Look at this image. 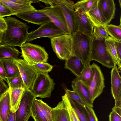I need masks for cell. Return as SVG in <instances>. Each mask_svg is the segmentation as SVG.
<instances>
[{
    "instance_id": "obj_1",
    "label": "cell",
    "mask_w": 121,
    "mask_h": 121,
    "mask_svg": "<svg viewBox=\"0 0 121 121\" xmlns=\"http://www.w3.org/2000/svg\"><path fill=\"white\" fill-rule=\"evenodd\" d=\"M4 19L7 28L2 37L0 44L20 47L25 43L29 33L28 26L14 17H7Z\"/></svg>"
},
{
    "instance_id": "obj_2",
    "label": "cell",
    "mask_w": 121,
    "mask_h": 121,
    "mask_svg": "<svg viewBox=\"0 0 121 121\" xmlns=\"http://www.w3.org/2000/svg\"><path fill=\"white\" fill-rule=\"evenodd\" d=\"M71 35L73 56L79 59L85 66L90 65L92 37L78 31Z\"/></svg>"
},
{
    "instance_id": "obj_3",
    "label": "cell",
    "mask_w": 121,
    "mask_h": 121,
    "mask_svg": "<svg viewBox=\"0 0 121 121\" xmlns=\"http://www.w3.org/2000/svg\"><path fill=\"white\" fill-rule=\"evenodd\" d=\"M20 47L22 51L21 56L29 65L47 62L48 55L43 47L29 42L24 43Z\"/></svg>"
},
{
    "instance_id": "obj_4",
    "label": "cell",
    "mask_w": 121,
    "mask_h": 121,
    "mask_svg": "<svg viewBox=\"0 0 121 121\" xmlns=\"http://www.w3.org/2000/svg\"><path fill=\"white\" fill-rule=\"evenodd\" d=\"M52 48L60 59L66 60L73 56L71 35L64 34L50 39Z\"/></svg>"
},
{
    "instance_id": "obj_5",
    "label": "cell",
    "mask_w": 121,
    "mask_h": 121,
    "mask_svg": "<svg viewBox=\"0 0 121 121\" xmlns=\"http://www.w3.org/2000/svg\"><path fill=\"white\" fill-rule=\"evenodd\" d=\"M104 40L99 41L92 37L90 60H95L109 68L115 66L112 57L105 47Z\"/></svg>"
},
{
    "instance_id": "obj_6",
    "label": "cell",
    "mask_w": 121,
    "mask_h": 121,
    "mask_svg": "<svg viewBox=\"0 0 121 121\" xmlns=\"http://www.w3.org/2000/svg\"><path fill=\"white\" fill-rule=\"evenodd\" d=\"M54 85L48 73H38L30 90L36 97L50 98Z\"/></svg>"
},
{
    "instance_id": "obj_7",
    "label": "cell",
    "mask_w": 121,
    "mask_h": 121,
    "mask_svg": "<svg viewBox=\"0 0 121 121\" xmlns=\"http://www.w3.org/2000/svg\"><path fill=\"white\" fill-rule=\"evenodd\" d=\"M36 97L30 90L25 88L18 108L16 112V121H28L31 115L33 102Z\"/></svg>"
},
{
    "instance_id": "obj_8",
    "label": "cell",
    "mask_w": 121,
    "mask_h": 121,
    "mask_svg": "<svg viewBox=\"0 0 121 121\" xmlns=\"http://www.w3.org/2000/svg\"><path fill=\"white\" fill-rule=\"evenodd\" d=\"M65 34L54 23L50 21L41 25L35 30L28 33L25 43L40 38L47 37L51 39Z\"/></svg>"
},
{
    "instance_id": "obj_9",
    "label": "cell",
    "mask_w": 121,
    "mask_h": 121,
    "mask_svg": "<svg viewBox=\"0 0 121 121\" xmlns=\"http://www.w3.org/2000/svg\"><path fill=\"white\" fill-rule=\"evenodd\" d=\"M91 65L94 75L89 87L87 89L90 100L93 104L95 99L103 92L105 85L104 76L100 67L94 63Z\"/></svg>"
},
{
    "instance_id": "obj_10",
    "label": "cell",
    "mask_w": 121,
    "mask_h": 121,
    "mask_svg": "<svg viewBox=\"0 0 121 121\" xmlns=\"http://www.w3.org/2000/svg\"><path fill=\"white\" fill-rule=\"evenodd\" d=\"M38 10L46 15L66 34L70 35L63 13L59 6H48Z\"/></svg>"
},
{
    "instance_id": "obj_11",
    "label": "cell",
    "mask_w": 121,
    "mask_h": 121,
    "mask_svg": "<svg viewBox=\"0 0 121 121\" xmlns=\"http://www.w3.org/2000/svg\"><path fill=\"white\" fill-rule=\"evenodd\" d=\"M13 59L18 68L25 88L30 90L38 73L24 59Z\"/></svg>"
},
{
    "instance_id": "obj_12",
    "label": "cell",
    "mask_w": 121,
    "mask_h": 121,
    "mask_svg": "<svg viewBox=\"0 0 121 121\" xmlns=\"http://www.w3.org/2000/svg\"><path fill=\"white\" fill-rule=\"evenodd\" d=\"M73 1L68 0H61L58 5L61 9L64 15L70 35L78 31L76 24Z\"/></svg>"
},
{
    "instance_id": "obj_13",
    "label": "cell",
    "mask_w": 121,
    "mask_h": 121,
    "mask_svg": "<svg viewBox=\"0 0 121 121\" xmlns=\"http://www.w3.org/2000/svg\"><path fill=\"white\" fill-rule=\"evenodd\" d=\"M111 92L115 100L114 107H121V78L118 67L115 66L111 71Z\"/></svg>"
},
{
    "instance_id": "obj_14",
    "label": "cell",
    "mask_w": 121,
    "mask_h": 121,
    "mask_svg": "<svg viewBox=\"0 0 121 121\" xmlns=\"http://www.w3.org/2000/svg\"><path fill=\"white\" fill-rule=\"evenodd\" d=\"M15 15L28 22L39 25L51 21L46 15L36 9L19 13Z\"/></svg>"
},
{
    "instance_id": "obj_15",
    "label": "cell",
    "mask_w": 121,
    "mask_h": 121,
    "mask_svg": "<svg viewBox=\"0 0 121 121\" xmlns=\"http://www.w3.org/2000/svg\"><path fill=\"white\" fill-rule=\"evenodd\" d=\"M75 15L77 31L92 37L94 26L85 14L75 11Z\"/></svg>"
},
{
    "instance_id": "obj_16",
    "label": "cell",
    "mask_w": 121,
    "mask_h": 121,
    "mask_svg": "<svg viewBox=\"0 0 121 121\" xmlns=\"http://www.w3.org/2000/svg\"><path fill=\"white\" fill-rule=\"evenodd\" d=\"M98 5L99 9L109 24L114 17L116 10L115 4L113 0H99Z\"/></svg>"
},
{
    "instance_id": "obj_17",
    "label": "cell",
    "mask_w": 121,
    "mask_h": 121,
    "mask_svg": "<svg viewBox=\"0 0 121 121\" xmlns=\"http://www.w3.org/2000/svg\"><path fill=\"white\" fill-rule=\"evenodd\" d=\"M71 86L73 91L77 94L87 105L93 107V104L89 99L88 90L83 85L79 78L77 77L72 81Z\"/></svg>"
},
{
    "instance_id": "obj_18",
    "label": "cell",
    "mask_w": 121,
    "mask_h": 121,
    "mask_svg": "<svg viewBox=\"0 0 121 121\" xmlns=\"http://www.w3.org/2000/svg\"><path fill=\"white\" fill-rule=\"evenodd\" d=\"M85 67L82 61L75 56L65 60V68L70 70L78 78Z\"/></svg>"
},
{
    "instance_id": "obj_19",
    "label": "cell",
    "mask_w": 121,
    "mask_h": 121,
    "mask_svg": "<svg viewBox=\"0 0 121 121\" xmlns=\"http://www.w3.org/2000/svg\"><path fill=\"white\" fill-rule=\"evenodd\" d=\"M52 121H70L68 111L62 100L52 108Z\"/></svg>"
},
{
    "instance_id": "obj_20",
    "label": "cell",
    "mask_w": 121,
    "mask_h": 121,
    "mask_svg": "<svg viewBox=\"0 0 121 121\" xmlns=\"http://www.w3.org/2000/svg\"><path fill=\"white\" fill-rule=\"evenodd\" d=\"M98 3L95 7L85 13L94 26H103L107 25V22L99 9Z\"/></svg>"
},
{
    "instance_id": "obj_21",
    "label": "cell",
    "mask_w": 121,
    "mask_h": 121,
    "mask_svg": "<svg viewBox=\"0 0 121 121\" xmlns=\"http://www.w3.org/2000/svg\"><path fill=\"white\" fill-rule=\"evenodd\" d=\"M10 93L9 90L0 97V121H7L10 111Z\"/></svg>"
},
{
    "instance_id": "obj_22",
    "label": "cell",
    "mask_w": 121,
    "mask_h": 121,
    "mask_svg": "<svg viewBox=\"0 0 121 121\" xmlns=\"http://www.w3.org/2000/svg\"><path fill=\"white\" fill-rule=\"evenodd\" d=\"M25 87L16 89L9 88V93L11 111L14 113L17 110L22 96Z\"/></svg>"
},
{
    "instance_id": "obj_23",
    "label": "cell",
    "mask_w": 121,
    "mask_h": 121,
    "mask_svg": "<svg viewBox=\"0 0 121 121\" xmlns=\"http://www.w3.org/2000/svg\"><path fill=\"white\" fill-rule=\"evenodd\" d=\"M115 39L109 36L104 40L106 49L112 57L115 66L117 65L119 72H121V61L119 59L116 52L114 42Z\"/></svg>"
},
{
    "instance_id": "obj_24",
    "label": "cell",
    "mask_w": 121,
    "mask_h": 121,
    "mask_svg": "<svg viewBox=\"0 0 121 121\" xmlns=\"http://www.w3.org/2000/svg\"><path fill=\"white\" fill-rule=\"evenodd\" d=\"M1 60L3 62L7 78H13L20 75L18 68L13 59L5 58Z\"/></svg>"
},
{
    "instance_id": "obj_25",
    "label": "cell",
    "mask_w": 121,
    "mask_h": 121,
    "mask_svg": "<svg viewBox=\"0 0 121 121\" xmlns=\"http://www.w3.org/2000/svg\"><path fill=\"white\" fill-rule=\"evenodd\" d=\"M99 0H82L77 1L74 5L75 11L80 13L88 12L97 4Z\"/></svg>"
},
{
    "instance_id": "obj_26",
    "label": "cell",
    "mask_w": 121,
    "mask_h": 121,
    "mask_svg": "<svg viewBox=\"0 0 121 121\" xmlns=\"http://www.w3.org/2000/svg\"><path fill=\"white\" fill-rule=\"evenodd\" d=\"M6 5L11 11L13 15L28 11L36 9L31 4L22 5L13 3L8 0H0Z\"/></svg>"
},
{
    "instance_id": "obj_27",
    "label": "cell",
    "mask_w": 121,
    "mask_h": 121,
    "mask_svg": "<svg viewBox=\"0 0 121 121\" xmlns=\"http://www.w3.org/2000/svg\"><path fill=\"white\" fill-rule=\"evenodd\" d=\"M19 53L15 48L0 44V60L5 58H17Z\"/></svg>"
},
{
    "instance_id": "obj_28",
    "label": "cell",
    "mask_w": 121,
    "mask_h": 121,
    "mask_svg": "<svg viewBox=\"0 0 121 121\" xmlns=\"http://www.w3.org/2000/svg\"><path fill=\"white\" fill-rule=\"evenodd\" d=\"M94 75L93 70L90 65L84 67L79 78L82 83L87 88L89 87Z\"/></svg>"
},
{
    "instance_id": "obj_29",
    "label": "cell",
    "mask_w": 121,
    "mask_h": 121,
    "mask_svg": "<svg viewBox=\"0 0 121 121\" xmlns=\"http://www.w3.org/2000/svg\"><path fill=\"white\" fill-rule=\"evenodd\" d=\"M120 24L118 26L111 24L104 26H103L108 35L114 39L121 42V18Z\"/></svg>"
},
{
    "instance_id": "obj_30",
    "label": "cell",
    "mask_w": 121,
    "mask_h": 121,
    "mask_svg": "<svg viewBox=\"0 0 121 121\" xmlns=\"http://www.w3.org/2000/svg\"><path fill=\"white\" fill-rule=\"evenodd\" d=\"M67 96L80 121H90L88 115L84 108Z\"/></svg>"
},
{
    "instance_id": "obj_31",
    "label": "cell",
    "mask_w": 121,
    "mask_h": 121,
    "mask_svg": "<svg viewBox=\"0 0 121 121\" xmlns=\"http://www.w3.org/2000/svg\"><path fill=\"white\" fill-rule=\"evenodd\" d=\"M36 98L33 102L31 116L35 121H47L41 110Z\"/></svg>"
},
{
    "instance_id": "obj_32",
    "label": "cell",
    "mask_w": 121,
    "mask_h": 121,
    "mask_svg": "<svg viewBox=\"0 0 121 121\" xmlns=\"http://www.w3.org/2000/svg\"><path fill=\"white\" fill-rule=\"evenodd\" d=\"M62 100L63 101L68 111L70 121H80L65 93L64 95L62 96Z\"/></svg>"
},
{
    "instance_id": "obj_33",
    "label": "cell",
    "mask_w": 121,
    "mask_h": 121,
    "mask_svg": "<svg viewBox=\"0 0 121 121\" xmlns=\"http://www.w3.org/2000/svg\"><path fill=\"white\" fill-rule=\"evenodd\" d=\"M6 82L10 89L25 87L23 81L20 75L13 77L7 78Z\"/></svg>"
},
{
    "instance_id": "obj_34",
    "label": "cell",
    "mask_w": 121,
    "mask_h": 121,
    "mask_svg": "<svg viewBox=\"0 0 121 121\" xmlns=\"http://www.w3.org/2000/svg\"><path fill=\"white\" fill-rule=\"evenodd\" d=\"M40 108L47 121H52V108L41 100L37 99Z\"/></svg>"
},
{
    "instance_id": "obj_35",
    "label": "cell",
    "mask_w": 121,
    "mask_h": 121,
    "mask_svg": "<svg viewBox=\"0 0 121 121\" xmlns=\"http://www.w3.org/2000/svg\"><path fill=\"white\" fill-rule=\"evenodd\" d=\"M93 36L97 40L102 41L107 38L109 35L103 26H94Z\"/></svg>"
},
{
    "instance_id": "obj_36",
    "label": "cell",
    "mask_w": 121,
    "mask_h": 121,
    "mask_svg": "<svg viewBox=\"0 0 121 121\" xmlns=\"http://www.w3.org/2000/svg\"><path fill=\"white\" fill-rule=\"evenodd\" d=\"M30 66L38 73H48L51 71L53 67L47 62L38 63Z\"/></svg>"
},
{
    "instance_id": "obj_37",
    "label": "cell",
    "mask_w": 121,
    "mask_h": 121,
    "mask_svg": "<svg viewBox=\"0 0 121 121\" xmlns=\"http://www.w3.org/2000/svg\"><path fill=\"white\" fill-rule=\"evenodd\" d=\"M65 94L69 98L73 100L80 105L84 107L87 104L79 97L75 92L66 88L65 89Z\"/></svg>"
},
{
    "instance_id": "obj_38",
    "label": "cell",
    "mask_w": 121,
    "mask_h": 121,
    "mask_svg": "<svg viewBox=\"0 0 121 121\" xmlns=\"http://www.w3.org/2000/svg\"><path fill=\"white\" fill-rule=\"evenodd\" d=\"M12 15V13L9 8L0 0V17H3Z\"/></svg>"
},
{
    "instance_id": "obj_39",
    "label": "cell",
    "mask_w": 121,
    "mask_h": 121,
    "mask_svg": "<svg viewBox=\"0 0 121 121\" xmlns=\"http://www.w3.org/2000/svg\"><path fill=\"white\" fill-rule=\"evenodd\" d=\"M83 108L88 115L90 121H98L92 108L86 105Z\"/></svg>"
},
{
    "instance_id": "obj_40",
    "label": "cell",
    "mask_w": 121,
    "mask_h": 121,
    "mask_svg": "<svg viewBox=\"0 0 121 121\" xmlns=\"http://www.w3.org/2000/svg\"><path fill=\"white\" fill-rule=\"evenodd\" d=\"M9 1L17 4L24 5H30L33 3L40 2L39 0H8Z\"/></svg>"
},
{
    "instance_id": "obj_41",
    "label": "cell",
    "mask_w": 121,
    "mask_h": 121,
    "mask_svg": "<svg viewBox=\"0 0 121 121\" xmlns=\"http://www.w3.org/2000/svg\"><path fill=\"white\" fill-rule=\"evenodd\" d=\"M109 121H121V115L112 110L109 115Z\"/></svg>"
},
{
    "instance_id": "obj_42",
    "label": "cell",
    "mask_w": 121,
    "mask_h": 121,
    "mask_svg": "<svg viewBox=\"0 0 121 121\" xmlns=\"http://www.w3.org/2000/svg\"><path fill=\"white\" fill-rule=\"evenodd\" d=\"M7 28L6 22L4 18L0 17V35L2 37Z\"/></svg>"
},
{
    "instance_id": "obj_43",
    "label": "cell",
    "mask_w": 121,
    "mask_h": 121,
    "mask_svg": "<svg viewBox=\"0 0 121 121\" xmlns=\"http://www.w3.org/2000/svg\"><path fill=\"white\" fill-rule=\"evenodd\" d=\"M9 90V87L3 80L0 78V97Z\"/></svg>"
},
{
    "instance_id": "obj_44",
    "label": "cell",
    "mask_w": 121,
    "mask_h": 121,
    "mask_svg": "<svg viewBox=\"0 0 121 121\" xmlns=\"http://www.w3.org/2000/svg\"><path fill=\"white\" fill-rule=\"evenodd\" d=\"M115 44L118 57L121 61V42L115 39Z\"/></svg>"
},
{
    "instance_id": "obj_45",
    "label": "cell",
    "mask_w": 121,
    "mask_h": 121,
    "mask_svg": "<svg viewBox=\"0 0 121 121\" xmlns=\"http://www.w3.org/2000/svg\"><path fill=\"white\" fill-rule=\"evenodd\" d=\"M0 78L6 82V75L2 61L1 59L0 60Z\"/></svg>"
},
{
    "instance_id": "obj_46",
    "label": "cell",
    "mask_w": 121,
    "mask_h": 121,
    "mask_svg": "<svg viewBox=\"0 0 121 121\" xmlns=\"http://www.w3.org/2000/svg\"><path fill=\"white\" fill-rule=\"evenodd\" d=\"M7 121H16V112L13 113L10 110Z\"/></svg>"
},
{
    "instance_id": "obj_47",
    "label": "cell",
    "mask_w": 121,
    "mask_h": 121,
    "mask_svg": "<svg viewBox=\"0 0 121 121\" xmlns=\"http://www.w3.org/2000/svg\"><path fill=\"white\" fill-rule=\"evenodd\" d=\"M118 1H119L120 6V7H121V1L120 0H118Z\"/></svg>"
},
{
    "instance_id": "obj_48",
    "label": "cell",
    "mask_w": 121,
    "mask_h": 121,
    "mask_svg": "<svg viewBox=\"0 0 121 121\" xmlns=\"http://www.w3.org/2000/svg\"><path fill=\"white\" fill-rule=\"evenodd\" d=\"M2 37L0 35V42H1V39Z\"/></svg>"
},
{
    "instance_id": "obj_49",
    "label": "cell",
    "mask_w": 121,
    "mask_h": 121,
    "mask_svg": "<svg viewBox=\"0 0 121 121\" xmlns=\"http://www.w3.org/2000/svg\"></svg>"
}]
</instances>
